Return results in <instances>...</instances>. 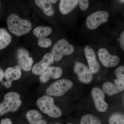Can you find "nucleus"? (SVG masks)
<instances>
[{"mask_svg":"<svg viewBox=\"0 0 124 124\" xmlns=\"http://www.w3.org/2000/svg\"><path fill=\"white\" fill-rule=\"evenodd\" d=\"M7 23L10 31L17 36L29 33L32 29V23L29 20L21 18L15 14L8 16Z\"/></svg>","mask_w":124,"mask_h":124,"instance_id":"1","label":"nucleus"},{"mask_svg":"<svg viewBox=\"0 0 124 124\" xmlns=\"http://www.w3.org/2000/svg\"><path fill=\"white\" fill-rule=\"evenodd\" d=\"M36 104L41 112L50 117H59L62 116V111L54 103V100L51 96L45 95L37 100Z\"/></svg>","mask_w":124,"mask_h":124,"instance_id":"2","label":"nucleus"},{"mask_svg":"<svg viewBox=\"0 0 124 124\" xmlns=\"http://www.w3.org/2000/svg\"><path fill=\"white\" fill-rule=\"evenodd\" d=\"M22 104L18 93L14 91L7 93L5 95L3 101L0 103V116L8 112L16 111Z\"/></svg>","mask_w":124,"mask_h":124,"instance_id":"3","label":"nucleus"},{"mask_svg":"<svg viewBox=\"0 0 124 124\" xmlns=\"http://www.w3.org/2000/svg\"><path fill=\"white\" fill-rule=\"evenodd\" d=\"M75 50L74 46L70 44L67 40L62 39L59 40L54 45L51 54L55 62L62 59L64 55H70Z\"/></svg>","mask_w":124,"mask_h":124,"instance_id":"4","label":"nucleus"},{"mask_svg":"<svg viewBox=\"0 0 124 124\" xmlns=\"http://www.w3.org/2000/svg\"><path fill=\"white\" fill-rule=\"evenodd\" d=\"M73 85L70 80L62 79L58 80L50 85L46 90L47 95L54 97H60L64 95Z\"/></svg>","mask_w":124,"mask_h":124,"instance_id":"5","label":"nucleus"},{"mask_svg":"<svg viewBox=\"0 0 124 124\" xmlns=\"http://www.w3.org/2000/svg\"><path fill=\"white\" fill-rule=\"evenodd\" d=\"M109 18V14L107 11H99L94 12L86 18L85 24L90 30L97 29L101 24L107 22Z\"/></svg>","mask_w":124,"mask_h":124,"instance_id":"6","label":"nucleus"},{"mask_svg":"<svg viewBox=\"0 0 124 124\" xmlns=\"http://www.w3.org/2000/svg\"><path fill=\"white\" fill-rule=\"evenodd\" d=\"M16 55L18 65L22 69L25 71H29L32 69L33 59L29 57V52L26 49L19 48L16 51Z\"/></svg>","mask_w":124,"mask_h":124,"instance_id":"7","label":"nucleus"},{"mask_svg":"<svg viewBox=\"0 0 124 124\" xmlns=\"http://www.w3.org/2000/svg\"><path fill=\"white\" fill-rule=\"evenodd\" d=\"M98 55L101 63L106 67H113L119 63L120 58L117 55H111L105 48L99 49Z\"/></svg>","mask_w":124,"mask_h":124,"instance_id":"8","label":"nucleus"},{"mask_svg":"<svg viewBox=\"0 0 124 124\" xmlns=\"http://www.w3.org/2000/svg\"><path fill=\"white\" fill-rule=\"evenodd\" d=\"M74 71L77 74L78 79L84 84H88L93 79V73L85 64L77 62L74 67Z\"/></svg>","mask_w":124,"mask_h":124,"instance_id":"9","label":"nucleus"},{"mask_svg":"<svg viewBox=\"0 0 124 124\" xmlns=\"http://www.w3.org/2000/svg\"><path fill=\"white\" fill-rule=\"evenodd\" d=\"M95 108L100 112H105L108 108V105L104 100L105 95L103 91L99 88L94 87L91 90Z\"/></svg>","mask_w":124,"mask_h":124,"instance_id":"10","label":"nucleus"},{"mask_svg":"<svg viewBox=\"0 0 124 124\" xmlns=\"http://www.w3.org/2000/svg\"><path fill=\"white\" fill-rule=\"evenodd\" d=\"M54 60L53 55L50 53H46L41 60L32 67V72L37 75H40L46 69L54 63Z\"/></svg>","mask_w":124,"mask_h":124,"instance_id":"11","label":"nucleus"},{"mask_svg":"<svg viewBox=\"0 0 124 124\" xmlns=\"http://www.w3.org/2000/svg\"><path fill=\"white\" fill-rule=\"evenodd\" d=\"M84 53L89 69L93 74L97 73L100 70V66L97 60L94 50L91 46H87L85 48Z\"/></svg>","mask_w":124,"mask_h":124,"instance_id":"12","label":"nucleus"},{"mask_svg":"<svg viewBox=\"0 0 124 124\" xmlns=\"http://www.w3.org/2000/svg\"><path fill=\"white\" fill-rule=\"evenodd\" d=\"M62 70L60 67L49 66L40 75V81L45 83L50 79H59L62 77Z\"/></svg>","mask_w":124,"mask_h":124,"instance_id":"13","label":"nucleus"},{"mask_svg":"<svg viewBox=\"0 0 124 124\" xmlns=\"http://www.w3.org/2000/svg\"><path fill=\"white\" fill-rule=\"evenodd\" d=\"M115 84L107 82L103 85V91L108 95L112 96L123 91L124 89V81L116 79L115 80Z\"/></svg>","mask_w":124,"mask_h":124,"instance_id":"14","label":"nucleus"},{"mask_svg":"<svg viewBox=\"0 0 124 124\" xmlns=\"http://www.w3.org/2000/svg\"><path fill=\"white\" fill-rule=\"evenodd\" d=\"M26 116L29 124H46V121L42 119L41 114L35 109L29 110L26 113Z\"/></svg>","mask_w":124,"mask_h":124,"instance_id":"15","label":"nucleus"},{"mask_svg":"<svg viewBox=\"0 0 124 124\" xmlns=\"http://www.w3.org/2000/svg\"><path fill=\"white\" fill-rule=\"evenodd\" d=\"M79 0H62L59 4V9L61 13L66 15L70 13L77 6Z\"/></svg>","mask_w":124,"mask_h":124,"instance_id":"16","label":"nucleus"},{"mask_svg":"<svg viewBox=\"0 0 124 124\" xmlns=\"http://www.w3.org/2000/svg\"><path fill=\"white\" fill-rule=\"evenodd\" d=\"M35 2L45 15L50 17L54 15V10L50 0H35Z\"/></svg>","mask_w":124,"mask_h":124,"instance_id":"17","label":"nucleus"},{"mask_svg":"<svg viewBox=\"0 0 124 124\" xmlns=\"http://www.w3.org/2000/svg\"><path fill=\"white\" fill-rule=\"evenodd\" d=\"M12 41V37L5 28H0V50L5 48Z\"/></svg>","mask_w":124,"mask_h":124,"instance_id":"18","label":"nucleus"},{"mask_svg":"<svg viewBox=\"0 0 124 124\" xmlns=\"http://www.w3.org/2000/svg\"><path fill=\"white\" fill-rule=\"evenodd\" d=\"M52 28L49 26H40L36 27L33 29V33L38 39L45 38L52 33Z\"/></svg>","mask_w":124,"mask_h":124,"instance_id":"19","label":"nucleus"},{"mask_svg":"<svg viewBox=\"0 0 124 124\" xmlns=\"http://www.w3.org/2000/svg\"><path fill=\"white\" fill-rule=\"evenodd\" d=\"M80 124H101V121L95 116L88 114L82 116Z\"/></svg>","mask_w":124,"mask_h":124,"instance_id":"20","label":"nucleus"},{"mask_svg":"<svg viewBox=\"0 0 124 124\" xmlns=\"http://www.w3.org/2000/svg\"><path fill=\"white\" fill-rule=\"evenodd\" d=\"M110 124H124V115L116 113L112 116L109 119Z\"/></svg>","mask_w":124,"mask_h":124,"instance_id":"21","label":"nucleus"},{"mask_svg":"<svg viewBox=\"0 0 124 124\" xmlns=\"http://www.w3.org/2000/svg\"><path fill=\"white\" fill-rule=\"evenodd\" d=\"M22 69L20 66L16 65L13 68V71L11 74V81L18 80L22 76Z\"/></svg>","mask_w":124,"mask_h":124,"instance_id":"22","label":"nucleus"},{"mask_svg":"<svg viewBox=\"0 0 124 124\" xmlns=\"http://www.w3.org/2000/svg\"><path fill=\"white\" fill-rule=\"evenodd\" d=\"M37 43L38 45L40 47L46 48L51 46L53 44V42L51 39L45 37L38 39Z\"/></svg>","mask_w":124,"mask_h":124,"instance_id":"23","label":"nucleus"},{"mask_svg":"<svg viewBox=\"0 0 124 124\" xmlns=\"http://www.w3.org/2000/svg\"><path fill=\"white\" fill-rule=\"evenodd\" d=\"M115 73L118 79L124 80V67L120 66L116 69Z\"/></svg>","mask_w":124,"mask_h":124,"instance_id":"24","label":"nucleus"},{"mask_svg":"<svg viewBox=\"0 0 124 124\" xmlns=\"http://www.w3.org/2000/svg\"><path fill=\"white\" fill-rule=\"evenodd\" d=\"M79 6L80 9L82 11H85L88 9L89 6V1L88 0H79Z\"/></svg>","mask_w":124,"mask_h":124,"instance_id":"25","label":"nucleus"},{"mask_svg":"<svg viewBox=\"0 0 124 124\" xmlns=\"http://www.w3.org/2000/svg\"><path fill=\"white\" fill-rule=\"evenodd\" d=\"M13 68V67H9L5 72L4 78L7 80H8L11 79Z\"/></svg>","mask_w":124,"mask_h":124,"instance_id":"26","label":"nucleus"},{"mask_svg":"<svg viewBox=\"0 0 124 124\" xmlns=\"http://www.w3.org/2000/svg\"><path fill=\"white\" fill-rule=\"evenodd\" d=\"M120 45L123 51L124 50V31H122L120 37Z\"/></svg>","mask_w":124,"mask_h":124,"instance_id":"27","label":"nucleus"},{"mask_svg":"<svg viewBox=\"0 0 124 124\" xmlns=\"http://www.w3.org/2000/svg\"><path fill=\"white\" fill-rule=\"evenodd\" d=\"M0 124H13L11 120L9 118L2 119L1 120Z\"/></svg>","mask_w":124,"mask_h":124,"instance_id":"28","label":"nucleus"},{"mask_svg":"<svg viewBox=\"0 0 124 124\" xmlns=\"http://www.w3.org/2000/svg\"><path fill=\"white\" fill-rule=\"evenodd\" d=\"M13 81H11V80H7L4 83V85L5 87L6 88H9L11 86Z\"/></svg>","mask_w":124,"mask_h":124,"instance_id":"29","label":"nucleus"},{"mask_svg":"<svg viewBox=\"0 0 124 124\" xmlns=\"http://www.w3.org/2000/svg\"><path fill=\"white\" fill-rule=\"evenodd\" d=\"M4 74L5 72L0 67V82L2 81L4 78Z\"/></svg>","mask_w":124,"mask_h":124,"instance_id":"30","label":"nucleus"},{"mask_svg":"<svg viewBox=\"0 0 124 124\" xmlns=\"http://www.w3.org/2000/svg\"><path fill=\"white\" fill-rule=\"evenodd\" d=\"M50 2L52 4H55L57 2V0H50Z\"/></svg>","mask_w":124,"mask_h":124,"instance_id":"31","label":"nucleus"},{"mask_svg":"<svg viewBox=\"0 0 124 124\" xmlns=\"http://www.w3.org/2000/svg\"><path fill=\"white\" fill-rule=\"evenodd\" d=\"M120 2H122V3H124V0H120Z\"/></svg>","mask_w":124,"mask_h":124,"instance_id":"32","label":"nucleus"},{"mask_svg":"<svg viewBox=\"0 0 124 124\" xmlns=\"http://www.w3.org/2000/svg\"><path fill=\"white\" fill-rule=\"evenodd\" d=\"M60 124V123H56V124Z\"/></svg>","mask_w":124,"mask_h":124,"instance_id":"33","label":"nucleus"},{"mask_svg":"<svg viewBox=\"0 0 124 124\" xmlns=\"http://www.w3.org/2000/svg\"><path fill=\"white\" fill-rule=\"evenodd\" d=\"M67 124H71V123H68Z\"/></svg>","mask_w":124,"mask_h":124,"instance_id":"34","label":"nucleus"},{"mask_svg":"<svg viewBox=\"0 0 124 124\" xmlns=\"http://www.w3.org/2000/svg\"><path fill=\"white\" fill-rule=\"evenodd\" d=\"M0 5H1V2H0Z\"/></svg>","mask_w":124,"mask_h":124,"instance_id":"35","label":"nucleus"}]
</instances>
